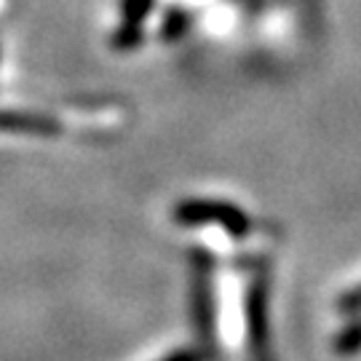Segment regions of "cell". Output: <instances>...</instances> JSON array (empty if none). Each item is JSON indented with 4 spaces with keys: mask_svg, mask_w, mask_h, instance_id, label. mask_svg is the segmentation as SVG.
Instances as JSON below:
<instances>
[{
    "mask_svg": "<svg viewBox=\"0 0 361 361\" xmlns=\"http://www.w3.org/2000/svg\"><path fill=\"white\" fill-rule=\"evenodd\" d=\"M174 219L180 225H219L235 238L249 233V217L238 207L225 201H204V198L182 201L174 209Z\"/></svg>",
    "mask_w": 361,
    "mask_h": 361,
    "instance_id": "1",
    "label": "cell"
},
{
    "mask_svg": "<svg viewBox=\"0 0 361 361\" xmlns=\"http://www.w3.org/2000/svg\"><path fill=\"white\" fill-rule=\"evenodd\" d=\"M164 361H201V359H198V353H193V350H177V353H171Z\"/></svg>",
    "mask_w": 361,
    "mask_h": 361,
    "instance_id": "7",
    "label": "cell"
},
{
    "mask_svg": "<svg viewBox=\"0 0 361 361\" xmlns=\"http://www.w3.org/2000/svg\"><path fill=\"white\" fill-rule=\"evenodd\" d=\"M343 310H356L361 308V289H353V292H348V295L343 297V305H340Z\"/></svg>",
    "mask_w": 361,
    "mask_h": 361,
    "instance_id": "6",
    "label": "cell"
},
{
    "mask_svg": "<svg viewBox=\"0 0 361 361\" xmlns=\"http://www.w3.org/2000/svg\"><path fill=\"white\" fill-rule=\"evenodd\" d=\"M0 131H13V134H43L51 137L59 134V126L46 116H30V113H0Z\"/></svg>",
    "mask_w": 361,
    "mask_h": 361,
    "instance_id": "2",
    "label": "cell"
},
{
    "mask_svg": "<svg viewBox=\"0 0 361 361\" xmlns=\"http://www.w3.org/2000/svg\"><path fill=\"white\" fill-rule=\"evenodd\" d=\"M361 350V324H353L348 326L340 340H337V353H343V356H350V353H356Z\"/></svg>",
    "mask_w": 361,
    "mask_h": 361,
    "instance_id": "4",
    "label": "cell"
},
{
    "mask_svg": "<svg viewBox=\"0 0 361 361\" xmlns=\"http://www.w3.org/2000/svg\"><path fill=\"white\" fill-rule=\"evenodd\" d=\"M147 8H150V0H129L126 3V16H129L131 22H137L140 16L147 13Z\"/></svg>",
    "mask_w": 361,
    "mask_h": 361,
    "instance_id": "5",
    "label": "cell"
},
{
    "mask_svg": "<svg viewBox=\"0 0 361 361\" xmlns=\"http://www.w3.org/2000/svg\"><path fill=\"white\" fill-rule=\"evenodd\" d=\"M249 322H252V340H255V348L262 350L265 345V305H262V295L259 289L252 295V308H249Z\"/></svg>",
    "mask_w": 361,
    "mask_h": 361,
    "instance_id": "3",
    "label": "cell"
}]
</instances>
